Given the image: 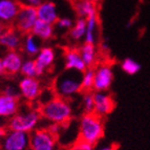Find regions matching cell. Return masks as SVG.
Instances as JSON below:
<instances>
[{
    "label": "cell",
    "instance_id": "obj_1",
    "mask_svg": "<svg viewBox=\"0 0 150 150\" xmlns=\"http://www.w3.org/2000/svg\"><path fill=\"white\" fill-rule=\"evenodd\" d=\"M78 131L80 140L96 146L104 138L105 133V125L103 118L93 112L84 113L79 120Z\"/></svg>",
    "mask_w": 150,
    "mask_h": 150
},
{
    "label": "cell",
    "instance_id": "obj_2",
    "mask_svg": "<svg viewBox=\"0 0 150 150\" xmlns=\"http://www.w3.org/2000/svg\"><path fill=\"white\" fill-rule=\"evenodd\" d=\"M42 119L48 123L66 125L73 118V107L68 100L60 97H54L43 104L40 109Z\"/></svg>",
    "mask_w": 150,
    "mask_h": 150
},
{
    "label": "cell",
    "instance_id": "obj_3",
    "mask_svg": "<svg viewBox=\"0 0 150 150\" xmlns=\"http://www.w3.org/2000/svg\"><path fill=\"white\" fill-rule=\"evenodd\" d=\"M42 121L40 109L35 107L20 108L17 113L10 118L6 122V127L10 130L32 133L38 128Z\"/></svg>",
    "mask_w": 150,
    "mask_h": 150
},
{
    "label": "cell",
    "instance_id": "obj_4",
    "mask_svg": "<svg viewBox=\"0 0 150 150\" xmlns=\"http://www.w3.org/2000/svg\"><path fill=\"white\" fill-rule=\"evenodd\" d=\"M55 93L57 97L69 100L82 91L81 75L78 71L66 70L62 73L55 81Z\"/></svg>",
    "mask_w": 150,
    "mask_h": 150
},
{
    "label": "cell",
    "instance_id": "obj_5",
    "mask_svg": "<svg viewBox=\"0 0 150 150\" xmlns=\"http://www.w3.org/2000/svg\"><path fill=\"white\" fill-rule=\"evenodd\" d=\"M30 150H56L57 138L46 128H37L30 134Z\"/></svg>",
    "mask_w": 150,
    "mask_h": 150
},
{
    "label": "cell",
    "instance_id": "obj_6",
    "mask_svg": "<svg viewBox=\"0 0 150 150\" xmlns=\"http://www.w3.org/2000/svg\"><path fill=\"white\" fill-rule=\"evenodd\" d=\"M1 150H28L30 148V133L15 130H5Z\"/></svg>",
    "mask_w": 150,
    "mask_h": 150
},
{
    "label": "cell",
    "instance_id": "obj_7",
    "mask_svg": "<svg viewBox=\"0 0 150 150\" xmlns=\"http://www.w3.org/2000/svg\"><path fill=\"white\" fill-rule=\"evenodd\" d=\"M37 20L38 17L36 8L23 4L21 5L20 10L18 12L17 17L14 21V24H15V28L18 32L24 34V35H28V34H30L33 26L35 25Z\"/></svg>",
    "mask_w": 150,
    "mask_h": 150
},
{
    "label": "cell",
    "instance_id": "obj_8",
    "mask_svg": "<svg viewBox=\"0 0 150 150\" xmlns=\"http://www.w3.org/2000/svg\"><path fill=\"white\" fill-rule=\"evenodd\" d=\"M115 79L112 66L107 63L99 64L95 68L93 91H108Z\"/></svg>",
    "mask_w": 150,
    "mask_h": 150
},
{
    "label": "cell",
    "instance_id": "obj_9",
    "mask_svg": "<svg viewBox=\"0 0 150 150\" xmlns=\"http://www.w3.org/2000/svg\"><path fill=\"white\" fill-rule=\"evenodd\" d=\"M19 96L28 102H35L42 93V86L38 78L22 77L18 83Z\"/></svg>",
    "mask_w": 150,
    "mask_h": 150
},
{
    "label": "cell",
    "instance_id": "obj_10",
    "mask_svg": "<svg viewBox=\"0 0 150 150\" xmlns=\"http://www.w3.org/2000/svg\"><path fill=\"white\" fill-rule=\"evenodd\" d=\"M93 99H95L93 113L101 118H105L115 110V101L112 96L107 91H95Z\"/></svg>",
    "mask_w": 150,
    "mask_h": 150
},
{
    "label": "cell",
    "instance_id": "obj_11",
    "mask_svg": "<svg viewBox=\"0 0 150 150\" xmlns=\"http://www.w3.org/2000/svg\"><path fill=\"white\" fill-rule=\"evenodd\" d=\"M38 74L42 76L46 70L50 69L56 61V52L52 46H42L39 53L34 57Z\"/></svg>",
    "mask_w": 150,
    "mask_h": 150
},
{
    "label": "cell",
    "instance_id": "obj_12",
    "mask_svg": "<svg viewBox=\"0 0 150 150\" xmlns=\"http://www.w3.org/2000/svg\"><path fill=\"white\" fill-rule=\"evenodd\" d=\"M20 8L18 0H0V23L6 25L14 22Z\"/></svg>",
    "mask_w": 150,
    "mask_h": 150
},
{
    "label": "cell",
    "instance_id": "obj_13",
    "mask_svg": "<svg viewBox=\"0 0 150 150\" xmlns=\"http://www.w3.org/2000/svg\"><path fill=\"white\" fill-rule=\"evenodd\" d=\"M1 58H2L5 74L17 75L20 73L21 66H22L24 59H23L22 54L19 50H8Z\"/></svg>",
    "mask_w": 150,
    "mask_h": 150
},
{
    "label": "cell",
    "instance_id": "obj_14",
    "mask_svg": "<svg viewBox=\"0 0 150 150\" xmlns=\"http://www.w3.org/2000/svg\"><path fill=\"white\" fill-rule=\"evenodd\" d=\"M19 109L20 102L18 98L0 93V118L3 120H8L14 115H16Z\"/></svg>",
    "mask_w": 150,
    "mask_h": 150
},
{
    "label": "cell",
    "instance_id": "obj_15",
    "mask_svg": "<svg viewBox=\"0 0 150 150\" xmlns=\"http://www.w3.org/2000/svg\"><path fill=\"white\" fill-rule=\"evenodd\" d=\"M38 20L55 25L59 19L57 5L53 1H43L38 8H36Z\"/></svg>",
    "mask_w": 150,
    "mask_h": 150
},
{
    "label": "cell",
    "instance_id": "obj_16",
    "mask_svg": "<svg viewBox=\"0 0 150 150\" xmlns=\"http://www.w3.org/2000/svg\"><path fill=\"white\" fill-rule=\"evenodd\" d=\"M21 33L14 28H6L0 36V46L6 50H18L22 45Z\"/></svg>",
    "mask_w": 150,
    "mask_h": 150
},
{
    "label": "cell",
    "instance_id": "obj_17",
    "mask_svg": "<svg viewBox=\"0 0 150 150\" xmlns=\"http://www.w3.org/2000/svg\"><path fill=\"white\" fill-rule=\"evenodd\" d=\"M64 66L66 70H74L82 74L86 69V65L83 62L78 48H68L64 53Z\"/></svg>",
    "mask_w": 150,
    "mask_h": 150
},
{
    "label": "cell",
    "instance_id": "obj_18",
    "mask_svg": "<svg viewBox=\"0 0 150 150\" xmlns=\"http://www.w3.org/2000/svg\"><path fill=\"white\" fill-rule=\"evenodd\" d=\"M30 34H33L40 41H48L55 35V25L37 20L35 25L33 26Z\"/></svg>",
    "mask_w": 150,
    "mask_h": 150
},
{
    "label": "cell",
    "instance_id": "obj_19",
    "mask_svg": "<svg viewBox=\"0 0 150 150\" xmlns=\"http://www.w3.org/2000/svg\"><path fill=\"white\" fill-rule=\"evenodd\" d=\"M78 50L86 67H93L98 60V50L96 44L83 43Z\"/></svg>",
    "mask_w": 150,
    "mask_h": 150
},
{
    "label": "cell",
    "instance_id": "obj_20",
    "mask_svg": "<svg viewBox=\"0 0 150 150\" xmlns=\"http://www.w3.org/2000/svg\"><path fill=\"white\" fill-rule=\"evenodd\" d=\"M86 20V33L84 36V43L96 44L98 38V26H99V17L98 13L90 15Z\"/></svg>",
    "mask_w": 150,
    "mask_h": 150
},
{
    "label": "cell",
    "instance_id": "obj_21",
    "mask_svg": "<svg viewBox=\"0 0 150 150\" xmlns=\"http://www.w3.org/2000/svg\"><path fill=\"white\" fill-rule=\"evenodd\" d=\"M76 14L79 18H87L93 14L98 13L97 3H95L93 0H76L75 4Z\"/></svg>",
    "mask_w": 150,
    "mask_h": 150
},
{
    "label": "cell",
    "instance_id": "obj_22",
    "mask_svg": "<svg viewBox=\"0 0 150 150\" xmlns=\"http://www.w3.org/2000/svg\"><path fill=\"white\" fill-rule=\"evenodd\" d=\"M21 47H22L23 53H25L30 57H35L39 53V50H41L42 46H41V42L38 38H36L33 34H28L23 38Z\"/></svg>",
    "mask_w": 150,
    "mask_h": 150
},
{
    "label": "cell",
    "instance_id": "obj_23",
    "mask_svg": "<svg viewBox=\"0 0 150 150\" xmlns=\"http://www.w3.org/2000/svg\"><path fill=\"white\" fill-rule=\"evenodd\" d=\"M86 33V20L85 18H77L74 22L73 28L69 30V38L74 42H80L84 40V36Z\"/></svg>",
    "mask_w": 150,
    "mask_h": 150
},
{
    "label": "cell",
    "instance_id": "obj_24",
    "mask_svg": "<svg viewBox=\"0 0 150 150\" xmlns=\"http://www.w3.org/2000/svg\"><path fill=\"white\" fill-rule=\"evenodd\" d=\"M93 80H95V68L88 67L81 74V85L82 90L90 91L93 90Z\"/></svg>",
    "mask_w": 150,
    "mask_h": 150
},
{
    "label": "cell",
    "instance_id": "obj_25",
    "mask_svg": "<svg viewBox=\"0 0 150 150\" xmlns=\"http://www.w3.org/2000/svg\"><path fill=\"white\" fill-rule=\"evenodd\" d=\"M142 68L141 64L132 58H126L121 62V69L130 76L137 75Z\"/></svg>",
    "mask_w": 150,
    "mask_h": 150
},
{
    "label": "cell",
    "instance_id": "obj_26",
    "mask_svg": "<svg viewBox=\"0 0 150 150\" xmlns=\"http://www.w3.org/2000/svg\"><path fill=\"white\" fill-rule=\"evenodd\" d=\"M20 74L23 77H32V78H38L39 74H38L37 66L34 59H26L23 61L22 66H21Z\"/></svg>",
    "mask_w": 150,
    "mask_h": 150
},
{
    "label": "cell",
    "instance_id": "obj_27",
    "mask_svg": "<svg viewBox=\"0 0 150 150\" xmlns=\"http://www.w3.org/2000/svg\"><path fill=\"white\" fill-rule=\"evenodd\" d=\"M93 108H95V99H93V90L85 91V93H83V97H82L83 111H84V113L93 112Z\"/></svg>",
    "mask_w": 150,
    "mask_h": 150
},
{
    "label": "cell",
    "instance_id": "obj_28",
    "mask_svg": "<svg viewBox=\"0 0 150 150\" xmlns=\"http://www.w3.org/2000/svg\"><path fill=\"white\" fill-rule=\"evenodd\" d=\"M75 21L69 17H59L55 26H57L60 30H69L73 28Z\"/></svg>",
    "mask_w": 150,
    "mask_h": 150
},
{
    "label": "cell",
    "instance_id": "obj_29",
    "mask_svg": "<svg viewBox=\"0 0 150 150\" xmlns=\"http://www.w3.org/2000/svg\"><path fill=\"white\" fill-rule=\"evenodd\" d=\"M95 146H93L89 143H86L84 141L78 139L73 145L68 148V150H93Z\"/></svg>",
    "mask_w": 150,
    "mask_h": 150
},
{
    "label": "cell",
    "instance_id": "obj_30",
    "mask_svg": "<svg viewBox=\"0 0 150 150\" xmlns=\"http://www.w3.org/2000/svg\"><path fill=\"white\" fill-rule=\"evenodd\" d=\"M3 93L8 96H11V97H14V98H18L19 99V90H18V87H16L15 85H12V84H8L6 86H4L3 88Z\"/></svg>",
    "mask_w": 150,
    "mask_h": 150
},
{
    "label": "cell",
    "instance_id": "obj_31",
    "mask_svg": "<svg viewBox=\"0 0 150 150\" xmlns=\"http://www.w3.org/2000/svg\"><path fill=\"white\" fill-rule=\"evenodd\" d=\"M65 125H60V124H57V123H50L48 126L46 127V129L50 131L53 135H55L57 138L58 135L60 134L61 131H62V128L64 127Z\"/></svg>",
    "mask_w": 150,
    "mask_h": 150
},
{
    "label": "cell",
    "instance_id": "obj_32",
    "mask_svg": "<svg viewBox=\"0 0 150 150\" xmlns=\"http://www.w3.org/2000/svg\"><path fill=\"white\" fill-rule=\"evenodd\" d=\"M44 0H23L25 5H28V6H33V8H38L41 3L43 2Z\"/></svg>",
    "mask_w": 150,
    "mask_h": 150
},
{
    "label": "cell",
    "instance_id": "obj_33",
    "mask_svg": "<svg viewBox=\"0 0 150 150\" xmlns=\"http://www.w3.org/2000/svg\"><path fill=\"white\" fill-rule=\"evenodd\" d=\"M117 147L115 145H101L99 147L95 148L93 150H115Z\"/></svg>",
    "mask_w": 150,
    "mask_h": 150
},
{
    "label": "cell",
    "instance_id": "obj_34",
    "mask_svg": "<svg viewBox=\"0 0 150 150\" xmlns=\"http://www.w3.org/2000/svg\"><path fill=\"white\" fill-rule=\"evenodd\" d=\"M5 127H6V123L3 119L0 118V130H4Z\"/></svg>",
    "mask_w": 150,
    "mask_h": 150
},
{
    "label": "cell",
    "instance_id": "obj_35",
    "mask_svg": "<svg viewBox=\"0 0 150 150\" xmlns=\"http://www.w3.org/2000/svg\"><path fill=\"white\" fill-rule=\"evenodd\" d=\"M101 50H102L103 52H108V50H109V45L106 44V43H102V44H101Z\"/></svg>",
    "mask_w": 150,
    "mask_h": 150
},
{
    "label": "cell",
    "instance_id": "obj_36",
    "mask_svg": "<svg viewBox=\"0 0 150 150\" xmlns=\"http://www.w3.org/2000/svg\"><path fill=\"white\" fill-rule=\"evenodd\" d=\"M4 73V67H3V63H2V58L0 57V75H3Z\"/></svg>",
    "mask_w": 150,
    "mask_h": 150
},
{
    "label": "cell",
    "instance_id": "obj_37",
    "mask_svg": "<svg viewBox=\"0 0 150 150\" xmlns=\"http://www.w3.org/2000/svg\"><path fill=\"white\" fill-rule=\"evenodd\" d=\"M6 30V28L4 26V24H2V23H0V36L2 35L3 34V32Z\"/></svg>",
    "mask_w": 150,
    "mask_h": 150
},
{
    "label": "cell",
    "instance_id": "obj_38",
    "mask_svg": "<svg viewBox=\"0 0 150 150\" xmlns=\"http://www.w3.org/2000/svg\"><path fill=\"white\" fill-rule=\"evenodd\" d=\"M4 134H5V129L4 130H0V143L2 142L3 138H4Z\"/></svg>",
    "mask_w": 150,
    "mask_h": 150
},
{
    "label": "cell",
    "instance_id": "obj_39",
    "mask_svg": "<svg viewBox=\"0 0 150 150\" xmlns=\"http://www.w3.org/2000/svg\"><path fill=\"white\" fill-rule=\"evenodd\" d=\"M93 2H95V3H98V2H100L101 0H93Z\"/></svg>",
    "mask_w": 150,
    "mask_h": 150
}]
</instances>
